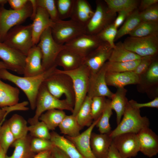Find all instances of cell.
I'll return each mask as SVG.
<instances>
[{"mask_svg":"<svg viewBox=\"0 0 158 158\" xmlns=\"http://www.w3.org/2000/svg\"><path fill=\"white\" fill-rule=\"evenodd\" d=\"M32 7V13L30 19L32 20L34 19L37 13L38 6L37 4V0H29Z\"/></svg>","mask_w":158,"mask_h":158,"instance_id":"6f0895ef","label":"cell"},{"mask_svg":"<svg viewBox=\"0 0 158 158\" xmlns=\"http://www.w3.org/2000/svg\"><path fill=\"white\" fill-rule=\"evenodd\" d=\"M94 11L86 0H74L70 19L85 26L93 15Z\"/></svg>","mask_w":158,"mask_h":158,"instance_id":"cb8c5ba5","label":"cell"},{"mask_svg":"<svg viewBox=\"0 0 158 158\" xmlns=\"http://www.w3.org/2000/svg\"><path fill=\"white\" fill-rule=\"evenodd\" d=\"M66 115L63 110L52 109L42 114L39 120L44 122L49 130H53L59 126Z\"/></svg>","mask_w":158,"mask_h":158,"instance_id":"4dcf8cb0","label":"cell"},{"mask_svg":"<svg viewBox=\"0 0 158 158\" xmlns=\"http://www.w3.org/2000/svg\"><path fill=\"white\" fill-rule=\"evenodd\" d=\"M92 98L87 96L75 116L79 124L83 128L89 127L93 121L91 110Z\"/></svg>","mask_w":158,"mask_h":158,"instance_id":"836d02e7","label":"cell"},{"mask_svg":"<svg viewBox=\"0 0 158 158\" xmlns=\"http://www.w3.org/2000/svg\"><path fill=\"white\" fill-rule=\"evenodd\" d=\"M2 69L8 70L7 66L2 61H0V70Z\"/></svg>","mask_w":158,"mask_h":158,"instance_id":"94428289","label":"cell"},{"mask_svg":"<svg viewBox=\"0 0 158 158\" xmlns=\"http://www.w3.org/2000/svg\"><path fill=\"white\" fill-rule=\"evenodd\" d=\"M158 0H142L140 1V3L138 8V10L140 12H141L151 6L157 4Z\"/></svg>","mask_w":158,"mask_h":158,"instance_id":"f5cc1de1","label":"cell"},{"mask_svg":"<svg viewBox=\"0 0 158 158\" xmlns=\"http://www.w3.org/2000/svg\"><path fill=\"white\" fill-rule=\"evenodd\" d=\"M15 140L7 121H4L0 128V145L6 154Z\"/></svg>","mask_w":158,"mask_h":158,"instance_id":"f35d334b","label":"cell"},{"mask_svg":"<svg viewBox=\"0 0 158 158\" xmlns=\"http://www.w3.org/2000/svg\"><path fill=\"white\" fill-rule=\"evenodd\" d=\"M117 30L113 23L108 26L97 35L102 41L107 42L113 48L115 46L114 42Z\"/></svg>","mask_w":158,"mask_h":158,"instance_id":"f6af8a7d","label":"cell"},{"mask_svg":"<svg viewBox=\"0 0 158 158\" xmlns=\"http://www.w3.org/2000/svg\"><path fill=\"white\" fill-rule=\"evenodd\" d=\"M138 8L133 12L126 18L123 25L117 30L114 41L128 34L142 21Z\"/></svg>","mask_w":158,"mask_h":158,"instance_id":"d6a6232c","label":"cell"},{"mask_svg":"<svg viewBox=\"0 0 158 158\" xmlns=\"http://www.w3.org/2000/svg\"><path fill=\"white\" fill-rule=\"evenodd\" d=\"M43 83L49 92L53 96L59 99L64 95L65 99L74 107L75 94L72 81L68 75L60 72L57 68L54 73L44 80Z\"/></svg>","mask_w":158,"mask_h":158,"instance_id":"3957f363","label":"cell"},{"mask_svg":"<svg viewBox=\"0 0 158 158\" xmlns=\"http://www.w3.org/2000/svg\"><path fill=\"white\" fill-rule=\"evenodd\" d=\"M26 55L0 42V58L8 70L23 75Z\"/></svg>","mask_w":158,"mask_h":158,"instance_id":"5bb4252c","label":"cell"},{"mask_svg":"<svg viewBox=\"0 0 158 158\" xmlns=\"http://www.w3.org/2000/svg\"><path fill=\"white\" fill-rule=\"evenodd\" d=\"M41 51L37 45L34 46L26 56L23 76L31 77L41 74L45 71L42 64Z\"/></svg>","mask_w":158,"mask_h":158,"instance_id":"ffe728a7","label":"cell"},{"mask_svg":"<svg viewBox=\"0 0 158 158\" xmlns=\"http://www.w3.org/2000/svg\"><path fill=\"white\" fill-rule=\"evenodd\" d=\"M123 116L116 127L109 134L112 138L123 133L137 134L142 129L149 127L148 118L146 116H142L140 109L133 107L128 101Z\"/></svg>","mask_w":158,"mask_h":158,"instance_id":"7a4b0ae2","label":"cell"},{"mask_svg":"<svg viewBox=\"0 0 158 158\" xmlns=\"http://www.w3.org/2000/svg\"><path fill=\"white\" fill-rule=\"evenodd\" d=\"M58 126L62 133L71 137L79 135L83 128L78 122L76 117L72 114L66 115Z\"/></svg>","mask_w":158,"mask_h":158,"instance_id":"1f68e13d","label":"cell"},{"mask_svg":"<svg viewBox=\"0 0 158 158\" xmlns=\"http://www.w3.org/2000/svg\"><path fill=\"white\" fill-rule=\"evenodd\" d=\"M127 92L124 87L117 88L116 92L111 99V107L116 113L117 125L121 120L128 101L126 97Z\"/></svg>","mask_w":158,"mask_h":158,"instance_id":"83f0119b","label":"cell"},{"mask_svg":"<svg viewBox=\"0 0 158 158\" xmlns=\"http://www.w3.org/2000/svg\"><path fill=\"white\" fill-rule=\"evenodd\" d=\"M84 59V56L75 51L66 47L59 53L55 63L57 66L62 67L64 71H71L82 65Z\"/></svg>","mask_w":158,"mask_h":158,"instance_id":"ac0fdd59","label":"cell"},{"mask_svg":"<svg viewBox=\"0 0 158 158\" xmlns=\"http://www.w3.org/2000/svg\"><path fill=\"white\" fill-rule=\"evenodd\" d=\"M30 135L32 137L50 140L49 130L43 122L38 121L36 123L28 126Z\"/></svg>","mask_w":158,"mask_h":158,"instance_id":"ab89813d","label":"cell"},{"mask_svg":"<svg viewBox=\"0 0 158 158\" xmlns=\"http://www.w3.org/2000/svg\"><path fill=\"white\" fill-rule=\"evenodd\" d=\"M74 1V0H56L58 15L60 20L70 18Z\"/></svg>","mask_w":158,"mask_h":158,"instance_id":"b9f144b4","label":"cell"},{"mask_svg":"<svg viewBox=\"0 0 158 158\" xmlns=\"http://www.w3.org/2000/svg\"><path fill=\"white\" fill-rule=\"evenodd\" d=\"M140 59L124 62H112L108 61L104 66L106 73L132 71L135 70L139 64Z\"/></svg>","mask_w":158,"mask_h":158,"instance_id":"d590c367","label":"cell"},{"mask_svg":"<svg viewBox=\"0 0 158 158\" xmlns=\"http://www.w3.org/2000/svg\"><path fill=\"white\" fill-rule=\"evenodd\" d=\"M57 66L55 65L43 73L35 76L21 77L14 75L6 69L0 70V78L8 80L16 85L25 94L31 109H35L36 100L40 88L44 80L54 73Z\"/></svg>","mask_w":158,"mask_h":158,"instance_id":"6da1fadb","label":"cell"},{"mask_svg":"<svg viewBox=\"0 0 158 158\" xmlns=\"http://www.w3.org/2000/svg\"><path fill=\"white\" fill-rule=\"evenodd\" d=\"M103 42L97 35H81L64 45L84 57Z\"/></svg>","mask_w":158,"mask_h":158,"instance_id":"2e32d148","label":"cell"},{"mask_svg":"<svg viewBox=\"0 0 158 158\" xmlns=\"http://www.w3.org/2000/svg\"><path fill=\"white\" fill-rule=\"evenodd\" d=\"M8 2L7 0H0V5L4 6V5Z\"/></svg>","mask_w":158,"mask_h":158,"instance_id":"6125c7cd","label":"cell"},{"mask_svg":"<svg viewBox=\"0 0 158 158\" xmlns=\"http://www.w3.org/2000/svg\"><path fill=\"white\" fill-rule=\"evenodd\" d=\"M29 0H8V2L12 9L18 10L23 8Z\"/></svg>","mask_w":158,"mask_h":158,"instance_id":"816d5d0a","label":"cell"},{"mask_svg":"<svg viewBox=\"0 0 158 158\" xmlns=\"http://www.w3.org/2000/svg\"><path fill=\"white\" fill-rule=\"evenodd\" d=\"M129 103L134 107L140 109L144 107L158 108V97H156L152 100L145 103H140L131 99L128 101Z\"/></svg>","mask_w":158,"mask_h":158,"instance_id":"681fc988","label":"cell"},{"mask_svg":"<svg viewBox=\"0 0 158 158\" xmlns=\"http://www.w3.org/2000/svg\"><path fill=\"white\" fill-rule=\"evenodd\" d=\"M6 116V111L2 108H0V122L5 120Z\"/></svg>","mask_w":158,"mask_h":158,"instance_id":"680465c9","label":"cell"},{"mask_svg":"<svg viewBox=\"0 0 158 158\" xmlns=\"http://www.w3.org/2000/svg\"><path fill=\"white\" fill-rule=\"evenodd\" d=\"M20 91L16 87L6 83L0 78V107L13 106L18 103Z\"/></svg>","mask_w":158,"mask_h":158,"instance_id":"d4e9b609","label":"cell"},{"mask_svg":"<svg viewBox=\"0 0 158 158\" xmlns=\"http://www.w3.org/2000/svg\"><path fill=\"white\" fill-rule=\"evenodd\" d=\"M52 151L55 158H70L62 151L55 146Z\"/></svg>","mask_w":158,"mask_h":158,"instance_id":"9f6ffc18","label":"cell"},{"mask_svg":"<svg viewBox=\"0 0 158 158\" xmlns=\"http://www.w3.org/2000/svg\"><path fill=\"white\" fill-rule=\"evenodd\" d=\"M96 8L94 13L85 26V33L97 35L109 25L113 23L116 13L111 11L104 0L96 1Z\"/></svg>","mask_w":158,"mask_h":158,"instance_id":"52a82bcc","label":"cell"},{"mask_svg":"<svg viewBox=\"0 0 158 158\" xmlns=\"http://www.w3.org/2000/svg\"><path fill=\"white\" fill-rule=\"evenodd\" d=\"M140 145V151L150 158L158 153V136L149 127L144 128L137 134Z\"/></svg>","mask_w":158,"mask_h":158,"instance_id":"e0dca14e","label":"cell"},{"mask_svg":"<svg viewBox=\"0 0 158 158\" xmlns=\"http://www.w3.org/2000/svg\"><path fill=\"white\" fill-rule=\"evenodd\" d=\"M132 12L124 11L118 12V15L114 22V24L115 27L117 29L124 23L127 17Z\"/></svg>","mask_w":158,"mask_h":158,"instance_id":"f907efd6","label":"cell"},{"mask_svg":"<svg viewBox=\"0 0 158 158\" xmlns=\"http://www.w3.org/2000/svg\"><path fill=\"white\" fill-rule=\"evenodd\" d=\"M7 121L16 140L25 137L28 135V130L27 122L22 116L15 114Z\"/></svg>","mask_w":158,"mask_h":158,"instance_id":"f546056e","label":"cell"},{"mask_svg":"<svg viewBox=\"0 0 158 158\" xmlns=\"http://www.w3.org/2000/svg\"><path fill=\"white\" fill-rule=\"evenodd\" d=\"M105 79L107 85L123 87L131 84L140 83L141 77L133 71L120 73H106Z\"/></svg>","mask_w":158,"mask_h":158,"instance_id":"603a6c76","label":"cell"},{"mask_svg":"<svg viewBox=\"0 0 158 158\" xmlns=\"http://www.w3.org/2000/svg\"><path fill=\"white\" fill-rule=\"evenodd\" d=\"M112 143L123 158L135 157L140 151V145L137 134L126 133L113 138Z\"/></svg>","mask_w":158,"mask_h":158,"instance_id":"7c38bea8","label":"cell"},{"mask_svg":"<svg viewBox=\"0 0 158 158\" xmlns=\"http://www.w3.org/2000/svg\"><path fill=\"white\" fill-rule=\"evenodd\" d=\"M113 49L108 43L103 42L85 57L83 64L88 68L90 74L97 72L108 61Z\"/></svg>","mask_w":158,"mask_h":158,"instance_id":"4fadbf2b","label":"cell"},{"mask_svg":"<svg viewBox=\"0 0 158 158\" xmlns=\"http://www.w3.org/2000/svg\"><path fill=\"white\" fill-rule=\"evenodd\" d=\"M32 137H26L15 140L11 145L14 148L12 154L6 158H33L36 154L31 150L30 143Z\"/></svg>","mask_w":158,"mask_h":158,"instance_id":"4316f807","label":"cell"},{"mask_svg":"<svg viewBox=\"0 0 158 158\" xmlns=\"http://www.w3.org/2000/svg\"><path fill=\"white\" fill-rule=\"evenodd\" d=\"M5 120H3V121H1L0 122V128H1V126L2 125V124H3V123L4 122V121Z\"/></svg>","mask_w":158,"mask_h":158,"instance_id":"be15d7a7","label":"cell"},{"mask_svg":"<svg viewBox=\"0 0 158 158\" xmlns=\"http://www.w3.org/2000/svg\"><path fill=\"white\" fill-rule=\"evenodd\" d=\"M146 80L151 84L157 83L158 82V61L155 59L145 73Z\"/></svg>","mask_w":158,"mask_h":158,"instance_id":"7dc6e473","label":"cell"},{"mask_svg":"<svg viewBox=\"0 0 158 158\" xmlns=\"http://www.w3.org/2000/svg\"><path fill=\"white\" fill-rule=\"evenodd\" d=\"M113 138L109 134L91 133L90 144L92 152L96 158H107Z\"/></svg>","mask_w":158,"mask_h":158,"instance_id":"44dd1931","label":"cell"},{"mask_svg":"<svg viewBox=\"0 0 158 158\" xmlns=\"http://www.w3.org/2000/svg\"><path fill=\"white\" fill-rule=\"evenodd\" d=\"M37 45L42 54V64L45 71L55 64V61L60 52L66 47L64 45L58 44L54 39L50 27L47 28L41 35Z\"/></svg>","mask_w":158,"mask_h":158,"instance_id":"30bf717a","label":"cell"},{"mask_svg":"<svg viewBox=\"0 0 158 158\" xmlns=\"http://www.w3.org/2000/svg\"><path fill=\"white\" fill-rule=\"evenodd\" d=\"M26 55L34 46L31 24L19 25L11 29L3 42Z\"/></svg>","mask_w":158,"mask_h":158,"instance_id":"ba28073f","label":"cell"},{"mask_svg":"<svg viewBox=\"0 0 158 158\" xmlns=\"http://www.w3.org/2000/svg\"><path fill=\"white\" fill-rule=\"evenodd\" d=\"M38 7L44 9L53 22L60 20L56 7V0H37Z\"/></svg>","mask_w":158,"mask_h":158,"instance_id":"ee69618b","label":"cell"},{"mask_svg":"<svg viewBox=\"0 0 158 158\" xmlns=\"http://www.w3.org/2000/svg\"><path fill=\"white\" fill-rule=\"evenodd\" d=\"M33 158H55V157L52 150H49L36 154Z\"/></svg>","mask_w":158,"mask_h":158,"instance_id":"11a10c76","label":"cell"},{"mask_svg":"<svg viewBox=\"0 0 158 158\" xmlns=\"http://www.w3.org/2000/svg\"><path fill=\"white\" fill-rule=\"evenodd\" d=\"M32 151L36 154L49 150H52L55 147L50 140L32 137L30 143Z\"/></svg>","mask_w":158,"mask_h":158,"instance_id":"60d3db41","label":"cell"},{"mask_svg":"<svg viewBox=\"0 0 158 158\" xmlns=\"http://www.w3.org/2000/svg\"><path fill=\"white\" fill-rule=\"evenodd\" d=\"M107 99L105 97L97 96L92 98L91 110L93 121L97 120L102 114L105 107Z\"/></svg>","mask_w":158,"mask_h":158,"instance_id":"7bdbcfd3","label":"cell"},{"mask_svg":"<svg viewBox=\"0 0 158 158\" xmlns=\"http://www.w3.org/2000/svg\"><path fill=\"white\" fill-rule=\"evenodd\" d=\"M142 57L129 51L124 47L123 42L115 44L108 60L112 62H124L140 59Z\"/></svg>","mask_w":158,"mask_h":158,"instance_id":"f1b7e54d","label":"cell"},{"mask_svg":"<svg viewBox=\"0 0 158 158\" xmlns=\"http://www.w3.org/2000/svg\"><path fill=\"white\" fill-rule=\"evenodd\" d=\"M155 57L152 56L142 57L140 63L133 71L141 76L146 72L152 62L156 59Z\"/></svg>","mask_w":158,"mask_h":158,"instance_id":"c3c4849f","label":"cell"},{"mask_svg":"<svg viewBox=\"0 0 158 158\" xmlns=\"http://www.w3.org/2000/svg\"><path fill=\"white\" fill-rule=\"evenodd\" d=\"M109 9L116 13L121 11L132 12L138 8L140 1L137 0H104Z\"/></svg>","mask_w":158,"mask_h":158,"instance_id":"e575fe53","label":"cell"},{"mask_svg":"<svg viewBox=\"0 0 158 158\" xmlns=\"http://www.w3.org/2000/svg\"><path fill=\"white\" fill-rule=\"evenodd\" d=\"M100 116L97 120L94 121L86 130L78 136L75 137L66 136L73 143L83 158H96L91 149L90 139L92 131Z\"/></svg>","mask_w":158,"mask_h":158,"instance_id":"d6986e66","label":"cell"},{"mask_svg":"<svg viewBox=\"0 0 158 158\" xmlns=\"http://www.w3.org/2000/svg\"><path fill=\"white\" fill-rule=\"evenodd\" d=\"M34 115L29 118L28 122L30 125L39 121L41 115L45 111L52 109L67 110L73 111V108L65 99L60 100L52 95L48 91L43 83L42 84L37 95Z\"/></svg>","mask_w":158,"mask_h":158,"instance_id":"277c9868","label":"cell"},{"mask_svg":"<svg viewBox=\"0 0 158 158\" xmlns=\"http://www.w3.org/2000/svg\"><path fill=\"white\" fill-rule=\"evenodd\" d=\"M158 34V22L142 21L129 35L142 37Z\"/></svg>","mask_w":158,"mask_h":158,"instance_id":"8d00e7d4","label":"cell"},{"mask_svg":"<svg viewBox=\"0 0 158 158\" xmlns=\"http://www.w3.org/2000/svg\"><path fill=\"white\" fill-rule=\"evenodd\" d=\"M32 13V7L30 1L22 8L8 10L4 6L0 7V42H3L8 31L19 25L29 18Z\"/></svg>","mask_w":158,"mask_h":158,"instance_id":"8992f818","label":"cell"},{"mask_svg":"<svg viewBox=\"0 0 158 158\" xmlns=\"http://www.w3.org/2000/svg\"><path fill=\"white\" fill-rule=\"evenodd\" d=\"M6 154L0 145V158H6Z\"/></svg>","mask_w":158,"mask_h":158,"instance_id":"91938a15","label":"cell"},{"mask_svg":"<svg viewBox=\"0 0 158 158\" xmlns=\"http://www.w3.org/2000/svg\"><path fill=\"white\" fill-rule=\"evenodd\" d=\"M53 23L47 11L44 9L38 7L37 13L31 24L34 45L37 44L42 34L47 28L51 27Z\"/></svg>","mask_w":158,"mask_h":158,"instance_id":"7402d4cb","label":"cell"},{"mask_svg":"<svg viewBox=\"0 0 158 158\" xmlns=\"http://www.w3.org/2000/svg\"><path fill=\"white\" fill-rule=\"evenodd\" d=\"M50 134V140L54 145L70 158H83L74 145L69 139L54 131L51 133Z\"/></svg>","mask_w":158,"mask_h":158,"instance_id":"484cf974","label":"cell"},{"mask_svg":"<svg viewBox=\"0 0 158 158\" xmlns=\"http://www.w3.org/2000/svg\"><path fill=\"white\" fill-rule=\"evenodd\" d=\"M142 21L158 22V5L155 4L140 13Z\"/></svg>","mask_w":158,"mask_h":158,"instance_id":"bcb514c9","label":"cell"},{"mask_svg":"<svg viewBox=\"0 0 158 158\" xmlns=\"http://www.w3.org/2000/svg\"><path fill=\"white\" fill-rule=\"evenodd\" d=\"M107 158H123L112 142L110 147Z\"/></svg>","mask_w":158,"mask_h":158,"instance_id":"db71d44e","label":"cell"},{"mask_svg":"<svg viewBox=\"0 0 158 158\" xmlns=\"http://www.w3.org/2000/svg\"><path fill=\"white\" fill-rule=\"evenodd\" d=\"M59 71L68 75L72 80L75 96L72 114L75 116L87 96L90 75V71L83 64L72 71H65L59 69Z\"/></svg>","mask_w":158,"mask_h":158,"instance_id":"5b68a950","label":"cell"},{"mask_svg":"<svg viewBox=\"0 0 158 158\" xmlns=\"http://www.w3.org/2000/svg\"><path fill=\"white\" fill-rule=\"evenodd\" d=\"M110 102L111 99H107L105 107L96 126L100 133L109 134L112 131L109 123V119L113 114Z\"/></svg>","mask_w":158,"mask_h":158,"instance_id":"74e56055","label":"cell"},{"mask_svg":"<svg viewBox=\"0 0 158 158\" xmlns=\"http://www.w3.org/2000/svg\"><path fill=\"white\" fill-rule=\"evenodd\" d=\"M106 71L104 66L97 72L90 74L87 96L92 98L97 96L107 97L111 99L114 93L109 89L107 84Z\"/></svg>","mask_w":158,"mask_h":158,"instance_id":"9a60e30c","label":"cell"},{"mask_svg":"<svg viewBox=\"0 0 158 158\" xmlns=\"http://www.w3.org/2000/svg\"><path fill=\"white\" fill-rule=\"evenodd\" d=\"M123 43L126 49L141 57H156L158 52V34L142 37L130 36Z\"/></svg>","mask_w":158,"mask_h":158,"instance_id":"8fae6325","label":"cell"},{"mask_svg":"<svg viewBox=\"0 0 158 158\" xmlns=\"http://www.w3.org/2000/svg\"><path fill=\"white\" fill-rule=\"evenodd\" d=\"M50 28L54 39L57 43L61 45L85 33V26L71 19L54 22Z\"/></svg>","mask_w":158,"mask_h":158,"instance_id":"9c48e42d","label":"cell"}]
</instances>
